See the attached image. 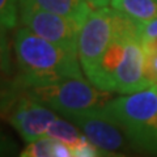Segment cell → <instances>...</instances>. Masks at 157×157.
Here are the masks:
<instances>
[{
	"instance_id": "cell-4",
	"label": "cell",
	"mask_w": 157,
	"mask_h": 157,
	"mask_svg": "<svg viewBox=\"0 0 157 157\" xmlns=\"http://www.w3.org/2000/svg\"><path fill=\"white\" fill-rule=\"evenodd\" d=\"M3 113L13 128L29 143L47 136L48 127L56 119L48 106L34 98L26 88L21 93L13 92L3 101Z\"/></svg>"
},
{
	"instance_id": "cell-15",
	"label": "cell",
	"mask_w": 157,
	"mask_h": 157,
	"mask_svg": "<svg viewBox=\"0 0 157 157\" xmlns=\"http://www.w3.org/2000/svg\"><path fill=\"white\" fill-rule=\"evenodd\" d=\"M93 8H101L106 7L107 4H110V0H86Z\"/></svg>"
},
{
	"instance_id": "cell-14",
	"label": "cell",
	"mask_w": 157,
	"mask_h": 157,
	"mask_svg": "<svg viewBox=\"0 0 157 157\" xmlns=\"http://www.w3.org/2000/svg\"><path fill=\"white\" fill-rule=\"evenodd\" d=\"M157 37V18L140 24V39H149Z\"/></svg>"
},
{
	"instance_id": "cell-17",
	"label": "cell",
	"mask_w": 157,
	"mask_h": 157,
	"mask_svg": "<svg viewBox=\"0 0 157 157\" xmlns=\"http://www.w3.org/2000/svg\"><path fill=\"white\" fill-rule=\"evenodd\" d=\"M96 157H100V156H96ZM101 157H102V156H101Z\"/></svg>"
},
{
	"instance_id": "cell-2",
	"label": "cell",
	"mask_w": 157,
	"mask_h": 157,
	"mask_svg": "<svg viewBox=\"0 0 157 157\" xmlns=\"http://www.w3.org/2000/svg\"><path fill=\"white\" fill-rule=\"evenodd\" d=\"M104 113L140 149L157 153V90H144L113 98Z\"/></svg>"
},
{
	"instance_id": "cell-5",
	"label": "cell",
	"mask_w": 157,
	"mask_h": 157,
	"mask_svg": "<svg viewBox=\"0 0 157 157\" xmlns=\"http://www.w3.org/2000/svg\"><path fill=\"white\" fill-rule=\"evenodd\" d=\"M20 21L22 26L28 28L34 34L77 54L78 33L81 25L73 20L48 12L37 6L33 0H21Z\"/></svg>"
},
{
	"instance_id": "cell-1",
	"label": "cell",
	"mask_w": 157,
	"mask_h": 157,
	"mask_svg": "<svg viewBox=\"0 0 157 157\" xmlns=\"http://www.w3.org/2000/svg\"><path fill=\"white\" fill-rule=\"evenodd\" d=\"M14 54L22 88L50 85L71 77H82L78 55L18 28L14 36Z\"/></svg>"
},
{
	"instance_id": "cell-12",
	"label": "cell",
	"mask_w": 157,
	"mask_h": 157,
	"mask_svg": "<svg viewBox=\"0 0 157 157\" xmlns=\"http://www.w3.org/2000/svg\"><path fill=\"white\" fill-rule=\"evenodd\" d=\"M21 9V0H0V21L2 29L16 28Z\"/></svg>"
},
{
	"instance_id": "cell-3",
	"label": "cell",
	"mask_w": 157,
	"mask_h": 157,
	"mask_svg": "<svg viewBox=\"0 0 157 157\" xmlns=\"http://www.w3.org/2000/svg\"><path fill=\"white\" fill-rule=\"evenodd\" d=\"M30 94L66 118L102 109L111 100V92L98 89L82 77H71L50 85L26 88Z\"/></svg>"
},
{
	"instance_id": "cell-10",
	"label": "cell",
	"mask_w": 157,
	"mask_h": 157,
	"mask_svg": "<svg viewBox=\"0 0 157 157\" xmlns=\"http://www.w3.org/2000/svg\"><path fill=\"white\" fill-rule=\"evenodd\" d=\"M110 4L140 24L157 18V0H110Z\"/></svg>"
},
{
	"instance_id": "cell-6",
	"label": "cell",
	"mask_w": 157,
	"mask_h": 157,
	"mask_svg": "<svg viewBox=\"0 0 157 157\" xmlns=\"http://www.w3.org/2000/svg\"><path fill=\"white\" fill-rule=\"evenodd\" d=\"M114 38V8H94L80 28L77 54L81 68L89 77Z\"/></svg>"
},
{
	"instance_id": "cell-11",
	"label": "cell",
	"mask_w": 157,
	"mask_h": 157,
	"mask_svg": "<svg viewBox=\"0 0 157 157\" xmlns=\"http://www.w3.org/2000/svg\"><path fill=\"white\" fill-rule=\"evenodd\" d=\"M47 136L62 141L71 151L76 149L77 147L82 145L85 141L89 140L85 135L80 134V131L75 126H72L71 123H68V122L63 119H59V118H56L50 124V127L47 130Z\"/></svg>"
},
{
	"instance_id": "cell-8",
	"label": "cell",
	"mask_w": 157,
	"mask_h": 157,
	"mask_svg": "<svg viewBox=\"0 0 157 157\" xmlns=\"http://www.w3.org/2000/svg\"><path fill=\"white\" fill-rule=\"evenodd\" d=\"M84 132L92 144L101 151L102 157L118 156L123 148V136L118 127L104 113V107L93 111H85L68 118Z\"/></svg>"
},
{
	"instance_id": "cell-13",
	"label": "cell",
	"mask_w": 157,
	"mask_h": 157,
	"mask_svg": "<svg viewBox=\"0 0 157 157\" xmlns=\"http://www.w3.org/2000/svg\"><path fill=\"white\" fill-rule=\"evenodd\" d=\"M145 76L152 85L157 84V52L145 51Z\"/></svg>"
},
{
	"instance_id": "cell-9",
	"label": "cell",
	"mask_w": 157,
	"mask_h": 157,
	"mask_svg": "<svg viewBox=\"0 0 157 157\" xmlns=\"http://www.w3.org/2000/svg\"><path fill=\"white\" fill-rule=\"evenodd\" d=\"M33 2L48 12L73 20L78 25H82L93 11V7L86 0H33Z\"/></svg>"
},
{
	"instance_id": "cell-16",
	"label": "cell",
	"mask_w": 157,
	"mask_h": 157,
	"mask_svg": "<svg viewBox=\"0 0 157 157\" xmlns=\"http://www.w3.org/2000/svg\"><path fill=\"white\" fill-rule=\"evenodd\" d=\"M155 86H156V90H157V84H156V85H155Z\"/></svg>"
},
{
	"instance_id": "cell-7",
	"label": "cell",
	"mask_w": 157,
	"mask_h": 157,
	"mask_svg": "<svg viewBox=\"0 0 157 157\" xmlns=\"http://www.w3.org/2000/svg\"><path fill=\"white\" fill-rule=\"evenodd\" d=\"M151 86V81L145 76V52L141 39L139 36L128 37L114 73L113 92L130 94Z\"/></svg>"
}]
</instances>
